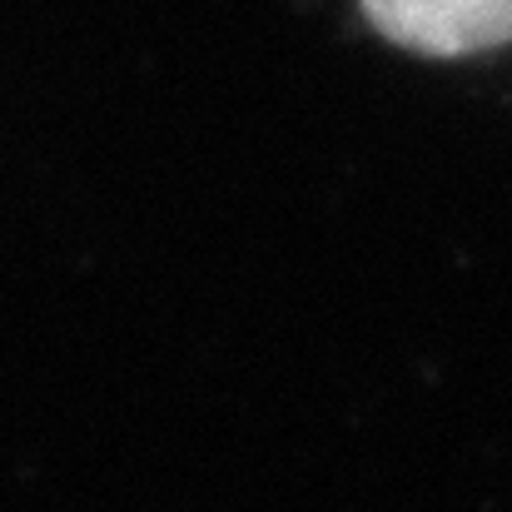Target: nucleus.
<instances>
[{
	"label": "nucleus",
	"instance_id": "1",
	"mask_svg": "<svg viewBox=\"0 0 512 512\" xmlns=\"http://www.w3.org/2000/svg\"><path fill=\"white\" fill-rule=\"evenodd\" d=\"M373 30L413 55H483L512 45V0H358Z\"/></svg>",
	"mask_w": 512,
	"mask_h": 512
}]
</instances>
